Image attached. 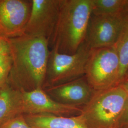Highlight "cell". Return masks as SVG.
Returning a JSON list of instances; mask_svg holds the SVG:
<instances>
[{
  "label": "cell",
  "instance_id": "6da1fadb",
  "mask_svg": "<svg viewBox=\"0 0 128 128\" xmlns=\"http://www.w3.org/2000/svg\"><path fill=\"white\" fill-rule=\"evenodd\" d=\"M6 41L12 60L7 81L20 90L43 89L50 51L48 41L25 34Z\"/></svg>",
  "mask_w": 128,
  "mask_h": 128
},
{
  "label": "cell",
  "instance_id": "7a4b0ae2",
  "mask_svg": "<svg viewBox=\"0 0 128 128\" xmlns=\"http://www.w3.org/2000/svg\"><path fill=\"white\" fill-rule=\"evenodd\" d=\"M91 0H61L58 18L48 42L50 50L72 55L85 41Z\"/></svg>",
  "mask_w": 128,
  "mask_h": 128
},
{
  "label": "cell",
  "instance_id": "3957f363",
  "mask_svg": "<svg viewBox=\"0 0 128 128\" xmlns=\"http://www.w3.org/2000/svg\"><path fill=\"white\" fill-rule=\"evenodd\" d=\"M128 96V92L121 84L95 91L80 114L88 128H119Z\"/></svg>",
  "mask_w": 128,
  "mask_h": 128
},
{
  "label": "cell",
  "instance_id": "277c9868",
  "mask_svg": "<svg viewBox=\"0 0 128 128\" xmlns=\"http://www.w3.org/2000/svg\"><path fill=\"white\" fill-rule=\"evenodd\" d=\"M120 72L119 56L115 46L91 49L85 76L94 91L120 85Z\"/></svg>",
  "mask_w": 128,
  "mask_h": 128
},
{
  "label": "cell",
  "instance_id": "5b68a950",
  "mask_svg": "<svg viewBox=\"0 0 128 128\" xmlns=\"http://www.w3.org/2000/svg\"><path fill=\"white\" fill-rule=\"evenodd\" d=\"M90 48L84 41L72 55L50 51L43 89L62 84L85 76L86 66Z\"/></svg>",
  "mask_w": 128,
  "mask_h": 128
},
{
  "label": "cell",
  "instance_id": "8992f818",
  "mask_svg": "<svg viewBox=\"0 0 128 128\" xmlns=\"http://www.w3.org/2000/svg\"><path fill=\"white\" fill-rule=\"evenodd\" d=\"M125 23L120 14L108 15L91 14L85 42L90 49L114 46Z\"/></svg>",
  "mask_w": 128,
  "mask_h": 128
},
{
  "label": "cell",
  "instance_id": "52a82bcc",
  "mask_svg": "<svg viewBox=\"0 0 128 128\" xmlns=\"http://www.w3.org/2000/svg\"><path fill=\"white\" fill-rule=\"evenodd\" d=\"M61 0H32L25 35L50 40L58 18Z\"/></svg>",
  "mask_w": 128,
  "mask_h": 128
},
{
  "label": "cell",
  "instance_id": "ba28073f",
  "mask_svg": "<svg viewBox=\"0 0 128 128\" xmlns=\"http://www.w3.org/2000/svg\"><path fill=\"white\" fill-rule=\"evenodd\" d=\"M32 0H0V33L5 38L24 35Z\"/></svg>",
  "mask_w": 128,
  "mask_h": 128
},
{
  "label": "cell",
  "instance_id": "9c48e42d",
  "mask_svg": "<svg viewBox=\"0 0 128 128\" xmlns=\"http://www.w3.org/2000/svg\"><path fill=\"white\" fill-rule=\"evenodd\" d=\"M20 105L22 114H52L71 116L80 114V107L65 105L52 99L43 89L30 91L20 90Z\"/></svg>",
  "mask_w": 128,
  "mask_h": 128
},
{
  "label": "cell",
  "instance_id": "30bf717a",
  "mask_svg": "<svg viewBox=\"0 0 128 128\" xmlns=\"http://www.w3.org/2000/svg\"><path fill=\"white\" fill-rule=\"evenodd\" d=\"M43 89L48 96L58 102L80 107L87 104L95 91L88 82L85 76Z\"/></svg>",
  "mask_w": 128,
  "mask_h": 128
},
{
  "label": "cell",
  "instance_id": "8fae6325",
  "mask_svg": "<svg viewBox=\"0 0 128 128\" xmlns=\"http://www.w3.org/2000/svg\"><path fill=\"white\" fill-rule=\"evenodd\" d=\"M24 115L32 128H88L81 114L69 117L45 114Z\"/></svg>",
  "mask_w": 128,
  "mask_h": 128
},
{
  "label": "cell",
  "instance_id": "7c38bea8",
  "mask_svg": "<svg viewBox=\"0 0 128 128\" xmlns=\"http://www.w3.org/2000/svg\"><path fill=\"white\" fill-rule=\"evenodd\" d=\"M20 114H22L20 90L7 81L0 90V127Z\"/></svg>",
  "mask_w": 128,
  "mask_h": 128
},
{
  "label": "cell",
  "instance_id": "4fadbf2b",
  "mask_svg": "<svg viewBox=\"0 0 128 128\" xmlns=\"http://www.w3.org/2000/svg\"><path fill=\"white\" fill-rule=\"evenodd\" d=\"M115 47L119 56L120 63V84L124 82L128 70V22H126Z\"/></svg>",
  "mask_w": 128,
  "mask_h": 128
},
{
  "label": "cell",
  "instance_id": "5bb4252c",
  "mask_svg": "<svg viewBox=\"0 0 128 128\" xmlns=\"http://www.w3.org/2000/svg\"><path fill=\"white\" fill-rule=\"evenodd\" d=\"M126 0H91L92 14L108 15L119 14Z\"/></svg>",
  "mask_w": 128,
  "mask_h": 128
},
{
  "label": "cell",
  "instance_id": "9a60e30c",
  "mask_svg": "<svg viewBox=\"0 0 128 128\" xmlns=\"http://www.w3.org/2000/svg\"><path fill=\"white\" fill-rule=\"evenodd\" d=\"M12 64V60L8 49L0 55V84L7 81Z\"/></svg>",
  "mask_w": 128,
  "mask_h": 128
},
{
  "label": "cell",
  "instance_id": "2e32d148",
  "mask_svg": "<svg viewBox=\"0 0 128 128\" xmlns=\"http://www.w3.org/2000/svg\"><path fill=\"white\" fill-rule=\"evenodd\" d=\"M0 128H32L28 124L24 115H18L12 119H10Z\"/></svg>",
  "mask_w": 128,
  "mask_h": 128
},
{
  "label": "cell",
  "instance_id": "e0dca14e",
  "mask_svg": "<svg viewBox=\"0 0 128 128\" xmlns=\"http://www.w3.org/2000/svg\"><path fill=\"white\" fill-rule=\"evenodd\" d=\"M128 127V96L124 107V110L120 120L119 128Z\"/></svg>",
  "mask_w": 128,
  "mask_h": 128
},
{
  "label": "cell",
  "instance_id": "ac0fdd59",
  "mask_svg": "<svg viewBox=\"0 0 128 128\" xmlns=\"http://www.w3.org/2000/svg\"><path fill=\"white\" fill-rule=\"evenodd\" d=\"M119 14L124 22H128V0H126L122 9Z\"/></svg>",
  "mask_w": 128,
  "mask_h": 128
},
{
  "label": "cell",
  "instance_id": "d6986e66",
  "mask_svg": "<svg viewBox=\"0 0 128 128\" xmlns=\"http://www.w3.org/2000/svg\"><path fill=\"white\" fill-rule=\"evenodd\" d=\"M8 49H9L8 45L6 39V40H5L2 44L0 45V55L5 51L8 50Z\"/></svg>",
  "mask_w": 128,
  "mask_h": 128
},
{
  "label": "cell",
  "instance_id": "ffe728a7",
  "mask_svg": "<svg viewBox=\"0 0 128 128\" xmlns=\"http://www.w3.org/2000/svg\"><path fill=\"white\" fill-rule=\"evenodd\" d=\"M121 85L128 92V79L122 82Z\"/></svg>",
  "mask_w": 128,
  "mask_h": 128
},
{
  "label": "cell",
  "instance_id": "44dd1931",
  "mask_svg": "<svg viewBox=\"0 0 128 128\" xmlns=\"http://www.w3.org/2000/svg\"><path fill=\"white\" fill-rule=\"evenodd\" d=\"M5 40H6V38L2 36V35L0 33V45L2 44Z\"/></svg>",
  "mask_w": 128,
  "mask_h": 128
},
{
  "label": "cell",
  "instance_id": "7402d4cb",
  "mask_svg": "<svg viewBox=\"0 0 128 128\" xmlns=\"http://www.w3.org/2000/svg\"><path fill=\"white\" fill-rule=\"evenodd\" d=\"M128 71L127 72V73L126 74V75H125V78H124V81H125L126 80H128Z\"/></svg>",
  "mask_w": 128,
  "mask_h": 128
},
{
  "label": "cell",
  "instance_id": "603a6c76",
  "mask_svg": "<svg viewBox=\"0 0 128 128\" xmlns=\"http://www.w3.org/2000/svg\"><path fill=\"white\" fill-rule=\"evenodd\" d=\"M3 84H0V90L1 87H2V85Z\"/></svg>",
  "mask_w": 128,
  "mask_h": 128
},
{
  "label": "cell",
  "instance_id": "cb8c5ba5",
  "mask_svg": "<svg viewBox=\"0 0 128 128\" xmlns=\"http://www.w3.org/2000/svg\"><path fill=\"white\" fill-rule=\"evenodd\" d=\"M128 128V127H127V128Z\"/></svg>",
  "mask_w": 128,
  "mask_h": 128
}]
</instances>
